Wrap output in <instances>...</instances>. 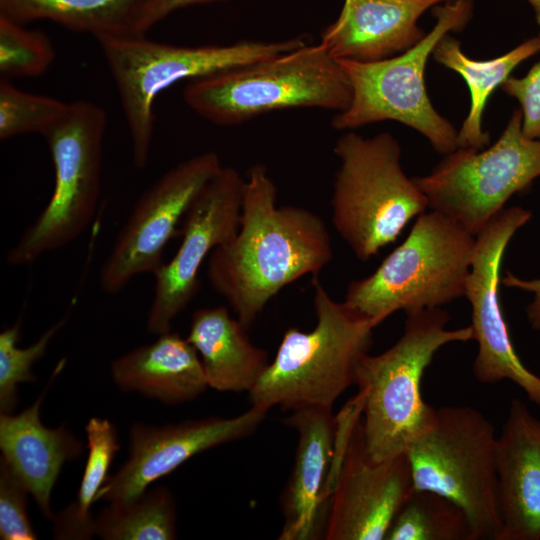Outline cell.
<instances>
[{"mask_svg":"<svg viewBox=\"0 0 540 540\" xmlns=\"http://www.w3.org/2000/svg\"><path fill=\"white\" fill-rule=\"evenodd\" d=\"M444 156L431 173L413 179L432 210L475 236L513 194L540 177V140L524 136L521 109L492 146L457 148Z\"/></svg>","mask_w":540,"mask_h":540,"instance_id":"11","label":"cell"},{"mask_svg":"<svg viewBox=\"0 0 540 540\" xmlns=\"http://www.w3.org/2000/svg\"><path fill=\"white\" fill-rule=\"evenodd\" d=\"M95 535L105 540H171L176 538V505L172 492L158 486L125 504H109L95 517Z\"/></svg>","mask_w":540,"mask_h":540,"instance_id":"26","label":"cell"},{"mask_svg":"<svg viewBox=\"0 0 540 540\" xmlns=\"http://www.w3.org/2000/svg\"><path fill=\"white\" fill-rule=\"evenodd\" d=\"M500 88L520 103L524 136L540 140V61L524 77L510 76Z\"/></svg>","mask_w":540,"mask_h":540,"instance_id":"32","label":"cell"},{"mask_svg":"<svg viewBox=\"0 0 540 540\" xmlns=\"http://www.w3.org/2000/svg\"><path fill=\"white\" fill-rule=\"evenodd\" d=\"M531 217V211L522 207L504 208L476 235L465 297L471 306L473 340L478 344L472 367L475 378L482 384L509 380L540 408V375L517 355L499 298L504 252Z\"/></svg>","mask_w":540,"mask_h":540,"instance_id":"14","label":"cell"},{"mask_svg":"<svg viewBox=\"0 0 540 540\" xmlns=\"http://www.w3.org/2000/svg\"><path fill=\"white\" fill-rule=\"evenodd\" d=\"M333 257L330 234L317 214L277 206V188L263 164L244 182L238 232L208 259V278L248 329L266 304L299 278L318 276Z\"/></svg>","mask_w":540,"mask_h":540,"instance_id":"1","label":"cell"},{"mask_svg":"<svg viewBox=\"0 0 540 540\" xmlns=\"http://www.w3.org/2000/svg\"><path fill=\"white\" fill-rule=\"evenodd\" d=\"M451 0H344L337 19L321 34L336 60L374 62L405 52L426 35L418 20Z\"/></svg>","mask_w":540,"mask_h":540,"instance_id":"19","label":"cell"},{"mask_svg":"<svg viewBox=\"0 0 540 540\" xmlns=\"http://www.w3.org/2000/svg\"><path fill=\"white\" fill-rule=\"evenodd\" d=\"M105 111L84 100L68 103L42 134L53 162L52 195L6 254L11 266L28 265L78 238L91 223L101 194Z\"/></svg>","mask_w":540,"mask_h":540,"instance_id":"10","label":"cell"},{"mask_svg":"<svg viewBox=\"0 0 540 540\" xmlns=\"http://www.w3.org/2000/svg\"><path fill=\"white\" fill-rule=\"evenodd\" d=\"M385 540H474L457 504L432 491L415 490L396 514Z\"/></svg>","mask_w":540,"mask_h":540,"instance_id":"27","label":"cell"},{"mask_svg":"<svg viewBox=\"0 0 540 540\" xmlns=\"http://www.w3.org/2000/svg\"><path fill=\"white\" fill-rule=\"evenodd\" d=\"M222 167L215 152H204L173 166L141 194L100 267L105 293L117 294L137 275L160 267L177 225Z\"/></svg>","mask_w":540,"mask_h":540,"instance_id":"13","label":"cell"},{"mask_svg":"<svg viewBox=\"0 0 540 540\" xmlns=\"http://www.w3.org/2000/svg\"><path fill=\"white\" fill-rule=\"evenodd\" d=\"M27 487L0 457V538L34 540L38 538L27 509Z\"/></svg>","mask_w":540,"mask_h":540,"instance_id":"31","label":"cell"},{"mask_svg":"<svg viewBox=\"0 0 540 540\" xmlns=\"http://www.w3.org/2000/svg\"><path fill=\"white\" fill-rule=\"evenodd\" d=\"M267 411L251 406L229 418L208 417L162 426L135 423L129 431V455L108 477L97 501L125 504L188 459L216 446L252 435Z\"/></svg>","mask_w":540,"mask_h":540,"instance_id":"16","label":"cell"},{"mask_svg":"<svg viewBox=\"0 0 540 540\" xmlns=\"http://www.w3.org/2000/svg\"><path fill=\"white\" fill-rule=\"evenodd\" d=\"M336 427L329 474L326 540H385L414 483L406 454L375 462L366 452L362 406L356 399Z\"/></svg>","mask_w":540,"mask_h":540,"instance_id":"12","label":"cell"},{"mask_svg":"<svg viewBox=\"0 0 540 540\" xmlns=\"http://www.w3.org/2000/svg\"><path fill=\"white\" fill-rule=\"evenodd\" d=\"M497 468V540H540V420L517 398L497 436Z\"/></svg>","mask_w":540,"mask_h":540,"instance_id":"18","label":"cell"},{"mask_svg":"<svg viewBox=\"0 0 540 540\" xmlns=\"http://www.w3.org/2000/svg\"><path fill=\"white\" fill-rule=\"evenodd\" d=\"M500 283L532 294V300L526 308V316L530 326L540 331V278L523 279L508 272L500 279Z\"/></svg>","mask_w":540,"mask_h":540,"instance_id":"33","label":"cell"},{"mask_svg":"<svg viewBox=\"0 0 540 540\" xmlns=\"http://www.w3.org/2000/svg\"><path fill=\"white\" fill-rule=\"evenodd\" d=\"M68 103L32 94L0 81V139L43 132L66 110Z\"/></svg>","mask_w":540,"mask_h":540,"instance_id":"30","label":"cell"},{"mask_svg":"<svg viewBox=\"0 0 540 540\" xmlns=\"http://www.w3.org/2000/svg\"><path fill=\"white\" fill-rule=\"evenodd\" d=\"M475 242L452 218L435 210L422 213L371 275L349 283L344 302L374 327L399 310L441 308L465 296Z\"/></svg>","mask_w":540,"mask_h":540,"instance_id":"6","label":"cell"},{"mask_svg":"<svg viewBox=\"0 0 540 540\" xmlns=\"http://www.w3.org/2000/svg\"><path fill=\"white\" fill-rule=\"evenodd\" d=\"M245 180L233 167H222L195 198L182 223L181 243L168 262L152 274L154 293L147 330L160 335L196 295L199 270L212 251L239 230Z\"/></svg>","mask_w":540,"mask_h":540,"instance_id":"15","label":"cell"},{"mask_svg":"<svg viewBox=\"0 0 540 540\" xmlns=\"http://www.w3.org/2000/svg\"><path fill=\"white\" fill-rule=\"evenodd\" d=\"M497 436L478 409H435L430 427L408 448L415 490L453 501L465 512L474 540H497L501 531Z\"/></svg>","mask_w":540,"mask_h":540,"instance_id":"9","label":"cell"},{"mask_svg":"<svg viewBox=\"0 0 540 540\" xmlns=\"http://www.w3.org/2000/svg\"><path fill=\"white\" fill-rule=\"evenodd\" d=\"M472 0H451L435 6L436 23L415 46L374 62L337 60L351 87L349 106L334 115L337 130H353L385 120L400 122L427 138L433 149L447 155L458 148L450 121L428 97L425 68L437 43L449 32L464 29L472 17Z\"/></svg>","mask_w":540,"mask_h":540,"instance_id":"8","label":"cell"},{"mask_svg":"<svg viewBox=\"0 0 540 540\" xmlns=\"http://www.w3.org/2000/svg\"><path fill=\"white\" fill-rule=\"evenodd\" d=\"M316 324L309 332L289 327L272 362L249 392L251 406L269 411L303 407L332 409L356 384L357 366L372 345L371 321L335 301L318 276L312 277Z\"/></svg>","mask_w":540,"mask_h":540,"instance_id":"3","label":"cell"},{"mask_svg":"<svg viewBox=\"0 0 540 540\" xmlns=\"http://www.w3.org/2000/svg\"><path fill=\"white\" fill-rule=\"evenodd\" d=\"M87 460L75 500L52 518L55 539L86 540L95 535L91 507L108 479V471L120 449L116 427L108 419L92 417L85 426Z\"/></svg>","mask_w":540,"mask_h":540,"instance_id":"25","label":"cell"},{"mask_svg":"<svg viewBox=\"0 0 540 540\" xmlns=\"http://www.w3.org/2000/svg\"><path fill=\"white\" fill-rule=\"evenodd\" d=\"M351 87L325 46L304 45L271 59L192 80L185 103L220 126L239 125L273 111L320 108L344 111Z\"/></svg>","mask_w":540,"mask_h":540,"instance_id":"5","label":"cell"},{"mask_svg":"<svg viewBox=\"0 0 540 540\" xmlns=\"http://www.w3.org/2000/svg\"><path fill=\"white\" fill-rule=\"evenodd\" d=\"M116 86L131 143L133 165L144 169L155 127L154 104L168 87L265 61L307 44L303 35L281 41L184 46L146 36L96 39Z\"/></svg>","mask_w":540,"mask_h":540,"instance_id":"4","label":"cell"},{"mask_svg":"<svg viewBox=\"0 0 540 540\" xmlns=\"http://www.w3.org/2000/svg\"><path fill=\"white\" fill-rule=\"evenodd\" d=\"M54 59V47L43 32L0 15V81L39 76Z\"/></svg>","mask_w":540,"mask_h":540,"instance_id":"28","label":"cell"},{"mask_svg":"<svg viewBox=\"0 0 540 540\" xmlns=\"http://www.w3.org/2000/svg\"><path fill=\"white\" fill-rule=\"evenodd\" d=\"M154 0H0V15L20 24L55 22L95 39L146 36L145 14Z\"/></svg>","mask_w":540,"mask_h":540,"instance_id":"23","label":"cell"},{"mask_svg":"<svg viewBox=\"0 0 540 540\" xmlns=\"http://www.w3.org/2000/svg\"><path fill=\"white\" fill-rule=\"evenodd\" d=\"M331 199L332 223L355 256L367 261L394 243L429 207L426 195L401 165V147L388 132L365 138L343 134Z\"/></svg>","mask_w":540,"mask_h":540,"instance_id":"7","label":"cell"},{"mask_svg":"<svg viewBox=\"0 0 540 540\" xmlns=\"http://www.w3.org/2000/svg\"><path fill=\"white\" fill-rule=\"evenodd\" d=\"M59 362L37 400L20 413H0L1 457L21 479L43 516L52 520L51 493L63 465L79 458L83 442L64 425L48 428L40 419V406L55 376Z\"/></svg>","mask_w":540,"mask_h":540,"instance_id":"20","label":"cell"},{"mask_svg":"<svg viewBox=\"0 0 540 540\" xmlns=\"http://www.w3.org/2000/svg\"><path fill=\"white\" fill-rule=\"evenodd\" d=\"M132 349L111 364L116 386L125 392L176 405L192 401L208 386L198 352L179 334L166 332Z\"/></svg>","mask_w":540,"mask_h":540,"instance_id":"21","label":"cell"},{"mask_svg":"<svg viewBox=\"0 0 540 540\" xmlns=\"http://www.w3.org/2000/svg\"><path fill=\"white\" fill-rule=\"evenodd\" d=\"M186 339L201 359L208 386L220 392H250L269 365L247 328L225 306L193 312Z\"/></svg>","mask_w":540,"mask_h":540,"instance_id":"22","label":"cell"},{"mask_svg":"<svg viewBox=\"0 0 540 540\" xmlns=\"http://www.w3.org/2000/svg\"><path fill=\"white\" fill-rule=\"evenodd\" d=\"M298 435L294 466L281 495L279 540L317 539L324 530L336 442L332 409L303 407L284 420Z\"/></svg>","mask_w":540,"mask_h":540,"instance_id":"17","label":"cell"},{"mask_svg":"<svg viewBox=\"0 0 540 540\" xmlns=\"http://www.w3.org/2000/svg\"><path fill=\"white\" fill-rule=\"evenodd\" d=\"M67 317L47 329L39 339L26 348L18 347L20 321L0 333V412L10 414L17 405V387L34 382L33 364L46 352L50 340L66 323Z\"/></svg>","mask_w":540,"mask_h":540,"instance_id":"29","label":"cell"},{"mask_svg":"<svg viewBox=\"0 0 540 540\" xmlns=\"http://www.w3.org/2000/svg\"><path fill=\"white\" fill-rule=\"evenodd\" d=\"M539 51L540 34L502 56L485 61L469 58L462 51L460 41L449 34L437 43L432 52L434 60L457 72L466 82L471 97L468 115L458 130V148L483 149L489 144L490 135L482 128V117L491 94L521 62Z\"/></svg>","mask_w":540,"mask_h":540,"instance_id":"24","label":"cell"},{"mask_svg":"<svg viewBox=\"0 0 540 540\" xmlns=\"http://www.w3.org/2000/svg\"><path fill=\"white\" fill-rule=\"evenodd\" d=\"M220 1L227 0H154L145 14L143 32L146 35L153 26L180 9Z\"/></svg>","mask_w":540,"mask_h":540,"instance_id":"34","label":"cell"},{"mask_svg":"<svg viewBox=\"0 0 540 540\" xmlns=\"http://www.w3.org/2000/svg\"><path fill=\"white\" fill-rule=\"evenodd\" d=\"M527 1L530 3V5L532 6L534 10L536 22L540 29V0H527Z\"/></svg>","mask_w":540,"mask_h":540,"instance_id":"35","label":"cell"},{"mask_svg":"<svg viewBox=\"0 0 540 540\" xmlns=\"http://www.w3.org/2000/svg\"><path fill=\"white\" fill-rule=\"evenodd\" d=\"M449 320L442 308L407 313L401 337L386 351L367 353L359 361L357 396L364 415L365 449L371 460L381 462L406 454L432 424L436 408L422 397L424 372L441 347L473 340L470 325L447 329Z\"/></svg>","mask_w":540,"mask_h":540,"instance_id":"2","label":"cell"}]
</instances>
